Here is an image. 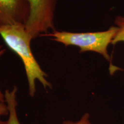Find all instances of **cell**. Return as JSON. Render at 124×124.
Listing matches in <instances>:
<instances>
[{
    "label": "cell",
    "instance_id": "1",
    "mask_svg": "<svg viewBox=\"0 0 124 124\" xmlns=\"http://www.w3.org/2000/svg\"><path fill=\"white\" fill-rule=\"evenodd\" d=\"M0 35L9 48L22 60L28 83L29 95L32 97L35 95L37 80L46 90L52 89V85L46 79L47 74L41 69L32 53L31 42L33 39L26 30L25 24L0 26Z\"/></svg>",
    "mask_w": 124,
    "mask_h": 124
},
{
    "label": "cell",
    "instance_id": "2",
    "mask_svg": "<svg viewBox=\"0 0 124 124\" xmlns=\"http://www.w3.org/2000/svg\"><path fill=\"white\" fill-rule=\"evenodd\" d=\"M117 32V27L113 25L106 31L98 32L75 33L55 30L41 36L50 37L52 40L62 43L66 46H78L79 48V53L89 51L96 52L110 62L112 67L111 57L108 54V46L111 44Z\"/></svg>",
    "mask_w": 124,
    "mask_h": 124
},
{
    "label": "cell",
    "instance_id": "3",
    "mask_svg": "<svg viewBox=\"0 0 124 124\" xmlns=\"http://www.w3.org/2000/svg\"><path fill=\"white\" fill-rule=\"evenodd\" d=\"M29 15L25 27L32 39L55 31L54 17L58 0H27Z\"/></svg>",
    "mask_w": 124,
    "mask_h": 124
},
{
    "label": "cell",
    "instance_id": "4",
    "mask_svg": "<svg viewBox=\"0 0 124 124\" xmlns=\"http://www.w3.org/2000/svg\"><path fill=\"white\" fill-rule=\"evenodd\" d=\"M29 15L27 0H0V26L25 24Z\"/></svg>",
    "mask_w": 124,
    "mask_h": 124
},
{
    "label": "cell",
    "instance_id": "5",
    "mask_svg": "<svg viewBox=\"0 0 124 124\" xmlns=\"http://www.w3.org/2000/svg\"><path fill=\"white\" fill-rule=\"evenodd\" d=\"M17 87L15 86L12 90H6L4 95L5 103L9 110L8 119L7 121L0 120V124H21L17 114Z\"/></svg>",
    "mask_w": 124,
    "mask_h": 124
},
{
    "label": "cell",
    "instance_id": "6",
    "mask_svg": "<svg viewBox=\"0 0 124 124\" xmlns=\"http://www.w3.org/2000/svg\"><path fill=\"white\" fill-rule=\"evenodd\" d=\"M114 25L117 27V32L113 39L111 45L124 42V16H117L114 19Z\"/></svg>",
    "mask_w": 124,
    "mask_h": 124
},
{
    "label": "cell",
    "instance_id": "7",
    "mask_svg": "<svg viewBox=\"0 0 124 124\" xmlns=\"http://www.w3.org/2000/svg\"><path fill=\"white\" fill-rule=\"evenodd\" d=\"M90 116L89 113H85L82 117L77 121H71L69 120H64L60 124H92L90 121Z\"/></svg>",
    "mask_w": 124,
    "mask_h": 124
},
{
    "label": "cell",
    "instance_id": "8",
    "mask_svg": "<svg viewBox=\"0 0 124 124\" xmlns=\"http://www.w3.org/2000/svg\"><path fill=\"white\" fill-rule=\"evenodd\" d=\"M9 116V110L5 102H0V118L1 116Z\"/></svg>",
    "mask_w": 124,
    "mask_h": 124
},
{
    "label": "cell",
    "instance_id": "9",
    "mask_svg": "<svg viewBox=\"0 0 124 124\" xmlns=\"http://www.w3.org/2000/svg\"><path fill=\"white\" fill-rule=\"evenodd\" d=\"M6 52V49L4 48L2 46H0V58L5 54ZM0 102H5V95L3 94L1 89H0Z\"/></svg>",
    "mask_w": 124,
    "mask_h": 124
}]
</instances>
